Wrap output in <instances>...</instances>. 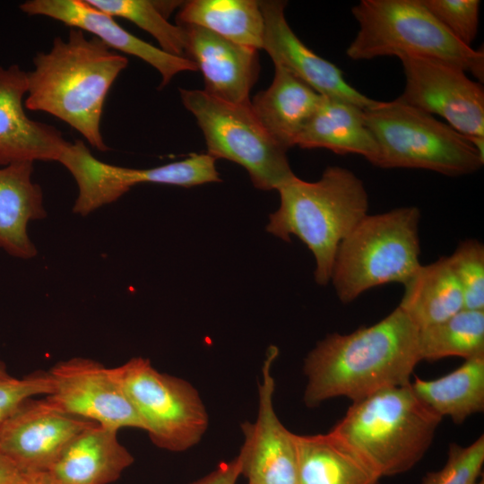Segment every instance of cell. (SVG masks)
I'll use <instances>...</instances> for the list:
<instances>
[{"label":"cell","instance_id":"obj_33","mask_svg":"<svg viewBox=\"0 0 484 484\" xmlns=\"http://www.w3.org/2000/svg\"><path fill=\"white\" fill-rule=\"evenodd\" d=\"M240 473L238 457L220 462L212 471L190 484H236Z\"/></svg>","mask_w":484,"mask_h":484},{"label":"cell","instance_id":"obj_21","mask_svg":"<svg viewBox=\"0 0 484 484\" xmlns=\"http://www.w3.org/2000/svg\"><path fill=\"white\" fill-rule=\"evenodd\" d=\"M33 163L18 162L0 169V248L21 259L37 255L28 234L29 222L47 216L42 189L32 180Z\"/></svg>","mask_w":484,"mask_h":484},{"label":"cell","instance_id":"obj_27","mask_svg":"<svg viewBox=\"0 0 484 484\" xmlns=\"http://www.w3.org/2000/svg\"><path fill=\"white\" fill-rule=\"evenodd\" d=\"M420 360L484 355V310L462 309L448 319L418 331Z\"/></svg>","mask_w":484,"mask_h":484},{"label":"cell","instance_id":"obj_35","mask_svg":"<svg viewBox=\"0 0 484 484\" xmlns=\"http://www.w3.org/2000/svg\"><path fill=\"white\" fill-rule=\"evenodd\" d=\"M28 484H60L48 472L29 474Z\"/></svg>","mask_w":484,"mask_h":484},{"label":"cell","instance_id":"obj_17","mask_svg":"<svg viewBox=\"0 0 484 484\" xmlns=\"http://www.w3.org/2000/svg\"><path fill=\"white\" fill-rule=\"evenodd\" d=\"M20 9L29 15L47 16L90 32L109 48L141 58L160 73V88L180 72L198 70L194 61L170 55L135 37L122 28L114 17L86 0H30L20 4Z\"/></svg>","mask_w":484,"mask_h":484},{"label":"cell","instance_id":"obj_13","mask_svg":"<svg viewBox=\"0 0 484 484\" xmlns=\"http://www.w3.org/2000/svg\"><path fill=\"white\" fill-rule=\"evenodd\" d=\"M91 420L59 409L47 396L23 402L0 428V452L26 474L48 472Z\"/></svg>","mask_w":484,"mask_h":484},{"label":"cell","instance_id":"obj_29","mask_svg":"<svg viewBox=\"0 0 484 484\" xmlns=\"http://www.w3.org/2000/svg\"><path fill=\"white\" fill-rule=\"evenodd\" d=\"M463 297V308L484 310V246L477 239L459 243L448 256Z\"/></svg>","mask_w":484,"mask_h":484},{"label":"cell","instance_id":"obj_6","mask_svg":"<svg viewBox=\"0 0 484 484\" xmlns=\"http://www.w3.org/2000/svg\"><path fill=\"white\" fill-rule=\"evenodd\" d=\"M416 206L367 214L341 242L331 281L339 299L350 303L391 282L405 284L421 265Z\"/></svg>","mask_w":484,"mask_h":484},{"label":"cell","instance_id":"obj_23","mask_svg":"<svg viewBox=\"0 0 484 484\" xmlns=\"http://www.w3.org/2000/svg\"><path fill=\"white\" fill-rule=\"evenodd\" d=\"M296 145L303 149L324 148L338 154L361 155L373 165L378 156L376 142L365 122L364 109L325 97Z\"/></svg>","mask_w":484,"mask_h":484},{"label":"cell","instance_id":"obj_31","mask_svg":"<svg viewBox=\"0 0 484 484\" xmlns=\"http://www.w3.org/2000/svg\"><path fill=\"white\" fill-rule=\"evenodd\" d=\"M428 11L461 43L471 47L479 27V0H421Z\"/></svg>","mask_w":484,"mask_h":484},{"label":"cell","instance_id":"obj_36","mask_svg":"<svg viewBox=\"0 0 484 484\" xmlns=\"http://www.w3.org/2000/svg\"><path fill=\"white\" fill-rule=\"evenodd\" d=\"M7 376L9 375L6 372L5 366L2 361H0V377Z\"/></svg>","mask_w":484,"mask_h":484},{"label":"cell","instance_id":"obj_16","mask_svg":"<svg viewBox=\"0 0 484 484\" xmlns=\"http://www.w3.org/2000/svg\"><path fill=\"white\" fill-rule=\"evenodd\" d=\"M28 72L18 65H0V166L59 161L71 142L51 125L30 119L23 99Z\"/></svg>","mask_w":484,"mask_h":484},{"label":"cell","instance_id":"obj_4","mask_svg":"<svg viewBox=\"0 0 484 484\" xmlns=\"http://www.w3.org/2000/svg\"><path fill=\"white\" fill-rule=\"evenodd\" d=\"M441 419L410 384L354 402L332 430L382 478L415 466L431 445Z\"/></svg>","mask_w":484,"mask_h":484},{"label":"cell","instance_id":"obj_2","mask_svg":"<svg viewBox=\"0 0 484 484\" xmlns=\"http://www.w3.org/2000/svg\"><path fill=\"white\" fill-rule=\"evenodd\" d=\"M28 72L27 109L48 113L80 133L95 149L109 150L100 132L105 100L128 59L101 40L71 28L48 52L33 58Z\"/></svg>","mask_w":484,"mask_h":484},{"label":"cell","instance_id":"obj_11","mask_svg":"<svg viewBox=\"0 0 484 484\" xmlns=\"http://www.w3.org/2000/svg\"><path fill=\"white\" fill-rule=\"evenodd\" d=\"M406 84L396 99L444 118L469 139L484 138V91L462 68L440 60L402 56Z\"/></svg>","mask_w":484,"mask_h":484},{"label":"cell","instance_id":"obj_25","mask_svg":"<svg viewBox=\"0 0 484 484\" xmlns=\"http://www.w3.org/2000/svg\"><path fill=\"white\" fill-rule=\"evenodd\" d=\"M416 395L441 418L456 424L484 410V355L465 359L462 366L435 380L416 377Z\"/></svg>","mask_w":484,"mask_h":484},{"label":"cell","instance_id":"obj_15","mask_svg":"<svg viewBox=\"0 0 484 484\" xmlns=\"http://www.w3.org/2000/svg\"><path fill=\"white\" fill-rule=\"evenodd\" d=\"M259 3L264 22L263 49L274 65H281L325 98L349 102L363 109L376 102L350 85L339 67L313 52L297 37L285 18L286 2Z\"/></svg>","mask_w":484,"mask_h":484},{"label":"cell","instance_id":"obj_1","mask_svg":"<svg viewBox=\"0 0 484 484\" xmlns=\"http://www.w3.org/2000/svg\"><path fill=\"white\" fill-rule=\"evenodd\" d=\"M418 331L397 307L373 325L327 335L305 359L306 405L314 408L335 397L354 402L385 389L410 385L420 361Z\"/></svg>","mask_w":484,"mask_h":484},{"label":"cell","instance_id":"obj_10","mask_svg":"<svg viewBox=\"0 0 484 484\" xmlns=\"http://www.w3.org/2000/svg\"><path fill=\"white\" fill-rule=\"evenodd\" d=\"M215 160L207 153L193 154L183 160L151 169L124 168L96 159L84 142L75 140L58 162L71 173L78 186L73 212L86 216L114 203L138 184L190 187L220 182Z\"/></svg>","mask_w":484,"mask_h":484},{"label":"cell","instance_id":"obj_20","mask_svg":"<svg viewBox=\"0 0 484 484\" xmlns=\"http://www.w3.org/2000/svg\"><path fill=\"white\" fill-rule=\"evenodd\" d=\"M274 66L271 85L253 98L251 108L268 133L288 150L296 146L324 96L281 65Z\"/></svg>","mask_w":484,"mask_h":484},{"label":"cell","instance_id":"obj_32","mask_svg":"<svg viewBox=\"0 0 484 484\" xmlns=\"http://www.w3.org/2000/svg\"><path fill=\"white\" fill-rule=\"evenodd\" d=\"M54 390L49 372H37L22 378L0 377V428L26 400L39 394L50 395Z\"/></svg>","mask_w":484,"mask_h":484},{"label":"cell","instance_id":"obj_30","mask_svg":"<svg viewBox=\"0 0 484 484\" xmlns=\"http://www.w3.org/2000/svg\"><path fill=\"white\" fill-rule=\"evenodd\" d=\"M483 462V435L466 447L451 444L445 465L427 474L422 484H475Z\"/></svg>","mask_w":484,"mask_h":484},{"label":"cell","instance_id":"obj_12","mask_svg":"<svg viewBox=\"0 0 484 484\" xmlns=\"http://www.w3.org/2000/svg\"><path fill=\"white\" fill-rule=\"evenodd\" d=\"M54 390L48 397L59 409L119 430L144 426L111 368L90 359L73 358L48 371Z\"/></svg>","mask_w":484,"mask_h":484},{"label":"cell","instance_id":"obj_18","mask_svg":"<svg viewBox=\"0 0 484 484\" xmlns=\"http://www.w3.org/2000/svg\"><path fill=\"white\" fill-rule=\"evenodd\" d=\"M186 57L200 69L207 94L233 104H250L257 80V49L229 41L204 28L185 24Z\"/></svg>","mask_w":484,"mask_h":484},{"label":"cell","instance_id":"obj_28","mask_svg":"<svg viewBox=\"0 0 484 484\" xmlns=\"http://www.w3.org/2000/svg\"><path fill=\"white\" fill-rule=\"evenodd\" d=\"M91 5L112 17L126 19L150 33L160 49L186 57V38L182 26L173 25L168 14L179 2L149 0H86Z\"/></svg>","mask_w":484,"mask_h":484},{"label":"cell","instance_id":"obj_8","mask_svg":"<svg viewBox=\"0 0 484 484\" xmlns=\"http://www.w3.org/2000/svg\"><path fill=\"white\" fill-rule=\"evenodd\" d=\"M185 108L195 117L213 159L241 165L260 190H277L295 176L287 151L268 133L250 104H233L203 90L179 89Z\"/></svg>","mask_w":484,"mask_h":484},{"label":"cell","instance_id":"obj_3","mask_svg":"<svg viewBox=\"0 0 484 484\" xmlns=\"http://www.w3.org/2000/svg\"><path fill=\"white\" fill-rule=\"evenodd\" d=\"M277 191L280 206L270 214L266 230L286 242L290 235L298 237L315 257L316 283L328 284L341 242L367 214L363 181L347 168L330 166L317 181L295 175Z\"/></svg>","mask_w":484,"mask_h":484},{"label":"cell","instance_id":"obj_14","mask_svg":"<svg viewBox=\"0 0 484 484\" xmlns=\"http://www.w3.org/2000/svg\"><path fill=\"white\" fill-rule=\"evenodd\" d=\"M277 355L272 347L262 368L255 420L241 425L244 443L237 457L248 484H297L294 433L281 422L273 405L272 367Z\"/></svg>","mask_w":484,"mask_h":484},{"label":"cell","instance_id":"obj_22","mask_svg":"<svg viewBox=\"0 0 484 484\" xmlns=\"http://www.w3.org/2000/svg\"><path fill=\"white\" fill-rule=\"evenodd\" d=\"M297 484H378L381 479L357 451L333 430L294 434Z\"/></svg>","mask_w":484,"mask_h":484},{"label":"cell","instance_id":"obj_5","mask_svg":"<svg viewBox=\"0 0 484 484\" xmlns=\"http://www.w3.org/2000/svg\"><path fill=\"white\" fill-rule=\"evenodd\" d=\"M351 13L359 30L346 55L352 60L419 56L454 65L484 80V52L456 39L421 0H361Z\"/></svg>","mask_w":484,"mask_h":484},{"label":"cell","instance_id":"obj_37","mask_svg":"<svg viewBox=\"0 0 484 484\" xmlns=\"http://www.w3.org/2000/svg\"><path fill=\"white\" fill-rule=\"evenodd\" d=\"M475 484H484V480H481L480 481H479V482H476Z\"/></svg>","mask_w":484,"mask_h":484},{"label":"cell","instance_id":"obj_34","mask_svg":"<svg viewBox=\"0 0 484 484\" xmlns=\"http://www.w3.org/2000/svg\"><path fill=\"white\" fill-rule=\"evenodd\" d=\"M29 475L0 452V484H28Z\"/></svg>","mask_w":484,"mask_h":484},{"label":"cell","instance_id":"obj_9","mask_svg":"<svg viewBox=\"0 0 484 484\" xmlns=\"http://www.w3.org/2000/svg\"><path fill=\"white\" fill-rule=\"evenodd\" d=\"M111 369L156 446L184 452L201 441L209 416L198 391L189 382L158 371L143 357Z\"/></svg>","mask_w":484,"mask_h":484},{"label":"cell","instance_id":"obj_7","mask_svg":"<svg viewBox=\"0 0 484 484\" xmlns=\"http://www.w3.org/2000/svg\"><path fill=\"white\" fill-rule=\"evenodd\" d=\"M382 169H420L449 177L479 170L484 158L471 141L446 123L397 99L364 109Z\"/></svg>","mask_w":484,"mask_h":484},{"label":"cell","instance_id":"obj_24","mask_svg":"<svg viewBox=\"0 0 484 484\" xmlns=\"http://www.w3.org/2000/svg\"><path fill=\"white\" fill-rule=\"evenodd\" d=\"M399 307L419 330L441 323L463 309V297L448 256L420 265L403 285Z\"/></svg>","mask_w":484,"mask_h":484},{"label":"cell","instance_id":"obj_19","mask_svg":"<svg viewBox=\"0 0 484 484\" xmlns=\"http://www.w3.org/2000/svg\"><path fill=\"white\" fill-rule=\"evenodd\" d=\"M117 429L97 423L85 428L66 445L48 473L60 484H109L134 458L118 441Z\"/></svg>","mask_w":484,"mask_h":484},{"label":"cell","instance_id":"obj_26","mask_svg":"<svg viewBox=\"0 0 484 484\" xmlns=\"http://www.w3.org/2000/svg\"><path fill=\"white\" fill-rule=\"evenodd\" d=\"M178 25L204 28L229 41L263 48L264 22L259 1L193 0L183 4Z\"/></svg>","mask_w":484,"mask_h":484}]
</instances>
